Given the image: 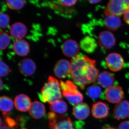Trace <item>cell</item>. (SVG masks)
<instances>
[{
	"label": "cell",
	"mask_w": 129,
	"mask_h": 129,
	"mask_svg": "<svg viewBox=\"0 0 129 129\" xmlns=\"http://www.w3.org/2000/svg\"><path fill=\"white\" fill-rule=\"evenodd\" d=\"M4 123L9 128H17V124L16 120L9 117H6Z\"/></svg>",
	"instance_id": "obj_29"
},
{
	"label": "cell",
	"mask_w": 129,
	"mask_h": 129,
	"mask_svg": "<svg viewBox=\"0 0 129 129\" xmlns=\"http://www.w3.org/2000/svg\"><path fill=\"white\" fill-rule=\"evenodd\" d=\"M101 1L100 0H95V1H93V0H91V1H88V2L90 3L91 4H96V3H98L101 2Z\"/></svg>",
	"instance_id": "obj_35"
},
{
	"label": "cell",
	"mask_w": 129,
	"mask_h": 129,
	"mask_svg": "<svg viewBox=\"0 0 129 129\" xmlns=\"http://www.w3.org/2000/svg\"><path fill=\"white\" fill-rule=\"evenodd\" d=\"M62 50L64 55L67 57L73 58L78 55L79 45L75 41L68 40L62 44Z\"/></svg>",
	"instance_id": "obj_8"
},
{
	"label": "cell",
	"mask_w": 129,
	"mask_h": 129,
	"mask_svg": "<svg viewBox=\"0 0 129 129\" xmlns=\"http://www.w3.org/2000/svg\"><path fill=\"white\" fill-rule=\"evenodd\" d=\"M71 63V78L81 89L97 80L99 72L96 67L95 60L84 55H78L72 58Z\"/></svg>",
	"instance_id": "obj_1"
},
{
	"label": "cell",
	"mask_w": 129,
	"mask_h": 129,
	"mask_svg": "<svg viewBox=\"0 0 129 129\" xmlns=\"http://www.w3.org/2000/svg\"><path fill=\"white\" fill-rule=\"evenodd\" d=\"M73 112L74 116L76 118L79 120H84L89 115V107L88 104L81 103L74 106Z\"/></svg>",
	"instance_id": "obj_16"
},
{
	"label": "cell",
	"mask_w": 129,
	"mask_h": 129,
	"mask_svg": "<svg viewBox=\"0 0 129 129\" xmlns=\"http://www.w3.org/2000/svg\"><path fill=\"white\" fill-rule=\"evenodd\" d=\"M106 63L107 67L111 71L117 72L122 69L124 61L120 54L112 53L109 54L106 57Z\"/></svg>",
	"instance_id": "obj_6"
},
{
	"label": "cell",
	"mask_w": 129,
	"mask_h": 129,
	"mask_svg": "<svg viewBox=\"0 0 129 129\" xmlns=\"http://www.w3.org/2000/svg\"><path fill=\"white\" fill-rule=\"evenodd\" d=\"M11 72L9 67L7 64L2 60L0 61V76L1 78L4 77L8 75Z\"/></svg>",
	"instance_id": "obj_28"
},
{
	"label": "cell",
	"mask_w": 129,
	"mask_h": 129,
	"mask_svg": "<svg viewBox=\"0 0 129 129\" xmlns=\"http://www.w3.org/2000/svg\"><path fill=\"white\" fill-rule=\"evenodd\" d=\"M102 91L99 86L97 85L91 86L86 90V94L88 96L92 99L98 98L101 95Z\"/></svg>",
	"instance_id": "obj_24"
},
{
	"label": "cell",
	"mask_w": 129,
	"mask_h": 129,
	"mask_svg": "<svg viewBox=\"0 0 129 129\" xmlns=\"http://www.w3.org/2000/svg\"><path fill=\"white\" fill-rule=\"evenodd\" d=\"M10 18L8 14L3 13L0 14V27L2 29H5L8 27Z\"/></svg>",
	"instance_id": "obj_27"
},
{
	"label": "cell",
	"mask_w": 129,
	"mask_h": 129,
	"mask_svg": "<svg viewBox=\"0 0 129 129\" xmlns=\"http://www.w3.org/2000/svg\"><path fill=\"white\" fill-rule=\"evenodd\" d=\"M12 48L16 55L21 56H27L29 51L28 43L22 39L15 41L13 44Z\"/></svg>",
	"instance_id": "obj_15"
},
{
	"label": "cell",
	"mask_w": 129,
	"mask_h": 129,
	"mask_svg": "<svg viewBox=\"0 0 129 129\" xmlns=\"http://www.w3.org/2000/svg\"><path fill=\"white\" fill-rule=\"evenodd\" d=\"M106 99L111 103H118L121 101L124 96L122 88L118 85H112L107 88L105 91Z\"/></svg>",
	"instance_id": "obj_7"
},
{
	"label": "cell",
	"mask_w": 129,
	"mask_h": 129,
	"mask_svg": "<svg viewBox=\"0 0 129 129\" xmlns=\"http://www.w3.org/2000/svg\"><path fill=\"white\" fill-rule=\"evenodd\" d=\"M24 0H8L6 1V4L10 9L14 10L22 9L25 4Z\"/></svg>",
	"instance_id": "obj_25"
},
{
	"label": "cell",
	"mask_w": 129,
	"mask_h": 129,
	"mask_svg": "<svg viewBox=\"0 0 129 129\" xmlns=\"http://www.w3.org/2000/svg\"><path fill=\"white\" fill-rule=\"evenodd\" d=\"M36 68L35 63L30 58L24 59L18 64L19 72L25 76H32L34 74Z\"/></svg>",
	"instance_id": "obj_11"
},
{
	"label": "cell",
	"mask_w": 129,
	"mask_h": 129,
	"mask_svg": "<svg viewBox=\"0 0 129 129\" xmlns=\"http://www.w3.org/2000/svg\"><path fill=\"white\" fill-rule=\"evenodd\" d=\"M32 103L30 98L27 95L20 94L15 97L14 104L17 110L21 112L29 110Z\"/></svg>",
	"instance_id": "obj_13"
},
{
	"label": "cell",
	"mask_w": 129,
	"mask_h": 129,
	"mask_svg": "<svg viewBox=\"0 0 129 129\" xmlns=\"http://www.w3.org/2000/svg\"><path fill=\"white\" fill-rule=\"evenodd\" d=\"M60 86L63 96L73 105L81 103L83 100L82 94L75 84L70 80L60 81Z\"/></svg>",
	"instance_id": "obj_3"
},
{
	"label": "cell",
	"mask_w": 129,
	"mask_h": 129,
	"mask_svg": "<svg viewBox=\"0 0 129 129\" xmlns=\"http://www.w3.org/2000/svg\"><path fill=\"white\" fill-rule=\"evenodd\" d=\"M105 129H117L114 128H112V127H108V128H106Z\"/></svg>",
	"instance_id": "obj_36"
},
{
	"label": "cell",
	"mask_w": 129,
	"mask_h": 129,
	"mask_svg": "<svg viewBox=\"0 0 129 129\" xmlns=\"http://www.w3.org/2000/svg\"><path fill=\"white\" fill-rule=\"evenodd\" d=\"M50 110L52 112L63 114L67 112L68 109V105L65 102L59 100L50 104Z\"/></svg>",
	"instance_id": "obj_23"
},
{
	"label": "cell",
	"mask_w": 129,
	"mask_h": 129,
	"mask_svg": "<svg viewBox=\"0 0 129 129\" xmlns=\"http://www.w3.org/2000/svg\"><path fill=\"white\" fill-rule=\"evenodd\" d=\"M54 129H75L70 118L65 115H57Z\"/></svg>",
	"instance_id": "obj_21"
},
{
	"label": "cell",
	"mask_w": 129,
	"mask_h": 129,
	"mask_svg": "<svg viewBox=\"0 0 129 129\" xmlns=\"http://www.w3.org/2000/svg\"><path fill=\"white\" fill-rule=\"evenodd\" d=\"M38 96L42 102L50 104L61 100L62 95L60 82L54 77L49 76Z\"/></svg>",
	"instance_id": "obj_2"
},
{
	"label": "cell",
	"mask_w": 129,
	"mask_h": 129,
	"mask_svg": "<svg viewBox=\"0 0 129 129\" xmlns=\"http://www.w3.org/2000/svg\"><path fill=\"white\" fill-rule=\"evenodd\" d=\"M27 129L26 128H25V127H22V128H21V129Z\"/></svg>",
	"instance_id": "obj_37"
},
{
	"label": "cell",
	"mask_w": 129,
	"mask_h": 129,
	"mask_svg": "<svg viewBox=\"0 0 129 129\" xmlns=\"http://www.w3.org/2000/svg\"><path fill=\"white\" fill-rule=\"evenodd\" d=\"M16 121L17 125H24L25 122V117L23 116H19L16 118Z\"/></svg>",
	"instance_id": "obj_31"
},
{
	"label": "cell",
	"mask_w": 129,
	"mask_h": 129,
	"mask_svg": "<svg viewBox=\"0 0 129 129\" xmlns=\"http://www.w3.org/2000/svg\"><path fill=\"white\" fill-rule=\"evenodd\" d=\"M14 103L11 98L6 96L0 98V108L3 116L5 117L13 109Z\"/></svg>",
	"instance_id": "obj_22"
},
{
	"label": "cell",
	"mask_w": 129,
	"mask_h": 129,
	"mask_svg": "<svg viewBox=\"0 0 129 129\" xmlns=\"http://www.w3.org/2000/svg\"><path fill=\"white\" fill-rule=\"evenodd\" d=\"M11 42V38L6 32L1 30L0 32V49L4 50L9 46Z\"/></svg>",
	"instance_id": "obj_26"
},
{
	"label": "cell",
	"mask_w": 129,
	"mask_h": 129,
	"mask_svg": "<svg viewBox=\"0 0 129 129\" xmlns=\"http://www.w3.org/2000/svg\"><path fill=\"white\" fill-rule=\"evenodd\" d=\"M45 112V106L41 102L37 101H35L32 103L29 110V115L35 119L43 117Z\"/></svg>",
	"instance_id": "obj_17"
},
{
	"label": "cell",
	"mask_w": 129,
	"mask_h": 129,
	"mask_svg": "<svg viewBox=\"0 0 129 129\" xmlns=\"http://www.w3.org/2000/svg\"><path fill=\"white\" fill-rule=\"evenodd\" d=\"M98 42L99 45L102 47L109 49L115 45L116 40L112 33L108 30H104L99 35Z\"/></svg>",
	"instance_id": "obj_9"
},
{
	"label": "cell",
	"mask_w": 129,
	"mask_h": 129,
	"mask_svg": "<svg viewBox=\"0 0 129 129\" xmlns=\"http://www.w3.org/2000/svg\"><path fill=\"white\" fill-rule=\"evenodd\" d=\"M1 129H16V128H9L5 123H3V125L1 126Z\"/></svg>",
	"instance_id": "obj_34"
},
{
	"label": "cell",
	"mask_w": 129,
	"mask_h": 129,
	"mask_svg": "<svg viewBox=\"0 0 129 129\" xmlns=\"http://www.w3.org/2000/svg\"><path fill=\"white\" fill-rule=\"evenodd\" d=\"M80 46L81 49L86 53H92L96 49L97 44L94 39L87 36L81 41Z\"/></svg>",
	"instance_id": "obj_20"
},
{
	"label": "cell",
	"mask_w": 129,
	"mask_h": 129,
	"mask_svg": "<svg viewBox=\"0 0 129 129\" xmlns=\"http://www.w3.org/2000/svg\"><path fill=\"white\" fill-rule=\"evenodd\" d=\"M114 118L118 120L125 119L129 116V102L123 100L117 103L113 110Z\"/></svg>",
	"instance_id": "obj_10"
},
{
	"label": "cell",
	"mask_w": 129,
	"mask_h": 129,
	"mask_svg": "<svg viewBox=\"0 0 129 129\" xmlns=\"http://www.w3.org/2000/svg\"><path fill=\"white\" fill-rule=\"evenodd\" d=\"M78 1L76 0L73 1H58V2L60 5L65 7H70L75 5Z\"/></svg>",
	"instance_id": "obj_30"
},
{
	"label": "cell",
	"mask_w": 129,
	"mask_h": 129,
	"mask_svg": "<svg viewBox=\"0 0 129 129\" xmlns=\"http://www.w3.org/2000/svg\"><path fill=\"white\" fill-rule=\"evenodd\" d=\"M119 129H129V121L122 122L119 126Z\"/></svg>",
	"instance_id": "obj_32"
},
{
	"label": "cell",
	"mask_w": 129,
	"mask_h": 129,
	"mask_svg": "<svg viewBox=\"0 0 129 129\" xmlns=\"http://www.w3.org/2000/svg\"><path fill=\"white\" fill-rule=\"evenodd\" d=\"M71 69V62L66 59H61L55 64L53 72L57 78L64 79L70 75Z\"/></svg>",
	"instance_id": "obj_5"
},
{
	"label": "cell",
	"mask_w": 129,
	"mask_h": 129,
	"mask_svg": "<svg viewBox=\"0 0 129 129\" xmlns=\"http://www.w3.org/2000/svg\"><path fill=\"white\" fill-rule=\"evenodd\" d=\"M123 18L125 22L129 25V10L124 14Z\"/></svg>",
	"instance_id": "obj_33"
},
{
	"label": "cell",
	"mask_w": 129,
	"mask_h": 129,
	"mask_svg": "<svg viewBox=\"0 0 129 129\" xmlns=\"http://www.w3.org/2000/svg\"><path fill=\"white\" fill-rule=\"evenodd\" d=\"M104 25L107 28L111 30H115L119 28L122 24L121 19L115 15H108L104 19Z\"/></svg>",
	"instance_id": "obj_19"
},
{
	"label": "cell",
	"mask_w": 129,
	"mask_h": 129,
	"mask_svg": "<svg viewBox=\"0 0 129 129\" xmlns=\"http://www.w3.org/2000/svg\"><path fill=\"white\" fill-rule=\"evenodd\" d=\"M99 85L104 88H108L113 85L115 81L113 75L108 71H104L99 74L97 79Z\"/></svg>",
	"instance_id": "obj_18"
},
{
	"label": "cell",
	"mask_w": 129,
	"mask_h": 129,
	"mask_svg": "<svg viewBox=\"0 0 129 129\" xmlns=\"http://www.w3.org/2000/svg\"><path fill=\"white\" fill-rule=\"evenodd\" d=\"M129 10V0H111L108 3L104 13L106 16L120 17Z\"/></svg>",
	"instance_id": "obj_4"
},
{
	"label": "cell",
	"mask_w": 129,
	"mask_h": 129,
	"mask_svg": "<svg viewBox=\"0 0 129 129\" xmlns=\"http://www.w3.org/2000/svg\"><path fill=\"white\" fill-rule=\"evenodd\" d=\"M27 32V28L23 23L17 22L13 23L10 29V34L13 38L21 40L24 38Z\"/></svg>",
	"instance_id": "obj_14"
},
{
	"label": "cell",
	"mask_w": 129,
	"mask_h": 129,
	"mask_svg": "<svg viewBox=\"0 0 129 129\" xmlns=\"http://www.w3.org/2000/svg\"><path fill=\"white\" fill-rule=\"evenodd\" d=\"M109 113L108 107L105 103L97 102L92 105L91 113L93 117L95 118H105L108 116Z\"/></svg>",
	"instance_id": "obj_12"
}]
</instances>
